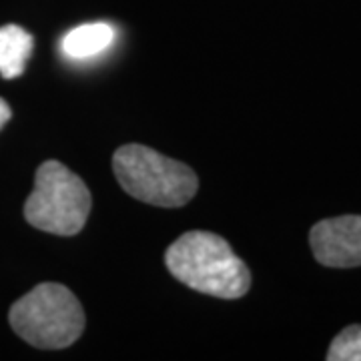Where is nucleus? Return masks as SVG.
Here are the masks:
<instances>
[{
    "mask_svg": "<svg viewBox=\"0 0 361 361\" xmlns=\"http://www.w3.org/2000/svg\"><path fill=\"white\" fill-rule=\"evenodd\" d=\"M115 42V28L106 23H90L80 25L66 32L61 42V49L71 59H90L106 51Z\"/></svg>",
    "mask_w": 361,
    "mask_h": 361,
    "instance_id": "obj_6",
    "label": "nucleus"
},
{
    "mask_svg": "<svg viewBox=\"0 0 361 361\" xmlns=\"http://www.w3.org/2000/svg\"><path fill=\"white\" fill-rule=\"evenodd\" d=\"M35 39L16 25L0 26V75L2 78L20 77L32 54Z\"/></svg>",
    "mask_w": 361,
    "mask_h": 361,
    "instance_id": "obj_7",
    "label": "nucleus"
},
{
    "mask_svg": "<svg viewBox=\"0 0 361 361\" xmlns=\"http://www.w3.org/2000/svg\"><path fill=\"white\" fill-rule=\"evenodd\" d=\"M16 336L39 349H65L85 331V311L77 295L61 283H40L11 307Z\"/></svg>",
    "mask_w": 361,
    "mask_h": 361,
    "instance_id": "obj_3",
    "label": "nucleus"
},
{
    "mask_svg": "<svg viewBox=\"0 0 361 361\" xmlns=\"http://www.w3.org/2000/svg\"><path fill=\"white\" fill-rule=\"evenodd\" d=\"M165 263L175 279L199 293L239 299L251 287V273L229 243L209 231H189L169 247Z\"/></svg>",
    "mask_w": 361,
    "mask_h": 361,
    "instance_id": "obj_1",
    "label": "nucleus"
},
{
    "mask_svg": "<svg viewBox=\"0 0 361 361\" xmlns=\"http://www.w3.org/2000/svg\"><path fill=\"white\" fill-rule=\"evenodd\" d=\"M327 361H361V325H349L334 339Z\"/></svg>",
    "mask_w": 361,
    "mask_h": 361,
    "instance_id": "obj_8",
    "label": "nucleus"
},
{
    "mask_svg": "<svg viewBox=\"0 0 361 361\" xmlns=\"http://www.w3.org/2000/svg\"><path fill=\"white\" fill-rule=\"evenodd\" d=\"M310 245L315 259L325 267H361V215L319 221L311 229Z\"/></svg>",
    "mask_w": 361,
    "mask_h": 361,
    "instance_id": "obj_5",
    "label": "nucleus"
},
{
    "mask_svg": "<svg viewBox=\"0 0 361 361\" xmlns=\"http://www.w3.org/2000/svg\"><path fill=\"white\" fill-rule=\"evenodd\" d=\"M11 115H13V111H11L8 103L4 99H0V129L11 121Z\"/></svg>",
    "mask_w": 361,
    "mask_h": 361,
    "instance_id": "obj_9",
    "label": "nucleus"
},
{
    "mask_svg": "<svg viewBox=\"0 0 361 361\" xmlns=\"http://www.w3.org/2000/svg\"><path fill=\"white\" fill-rule=\"evenodd\" d=\"M113 171L130 197L165 209L187 205L199 189L193 169L139 142L116 149Z\"/></svg>",
    "mask_w": 361,
    "mask_h": 361,
    "instance_id": "obj_2",
    "label": "nucleus"
},
{
    "mask_svg": "<svg viewBox=\"0 0 361 361\" xmlns=\"http://www.w3.org/2000/svg\"><path fill=\"white\" fill-rule=\"evenodd\" d=\"M90 205V193L82 179L51 159L35 175V189L26 199L25 217L35 229L73 237L85 227Z\"/></svg>",
    "mask_w": 361,
    "mask_h": 361,
    "instance_id": "obj_4",
    "label": "nucleus"
}]
</instances>
